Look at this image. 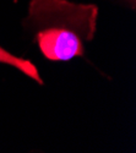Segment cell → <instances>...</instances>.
Returning a JSON list of instances; mask_svg holds the SVG:
<instances>
[{
  "label": "cell",
  "instance_id": "cell-1",
  "mask_svg": "<svg viewBox=\"0 0 136 153\" xmlns=\"http://www.w3.org/2000/svg\"><path fill=\"white\" fill-rule=\"evenodd\" d=\"M98 7L69 0H31L23 25L38 44L42 54L53 61L81 56L93 39Z\"/></svg>",
  "mask_w": 136,
  "mask_h": 153
},
{
  "label": "cell",
  "instance_id": "cell-2",
  "mask_svg": "<svg viewBox=\"0 0 136 153\" xmlns=\"http://www.w3.org/2000/svg\"><path fill=\"white\" fill-rule=\"evenodd\" d=\"M0 62L19 69L22 74L34 80L37 83L43 85V80L38 72V69L36 68V65H33L32 61L23 58H19L16 55H12L10 52H7V50H5L1 47H0Z\"/></svg>",
  "mask_w": 136,
  "mask_h": 153
}]
</instances>
